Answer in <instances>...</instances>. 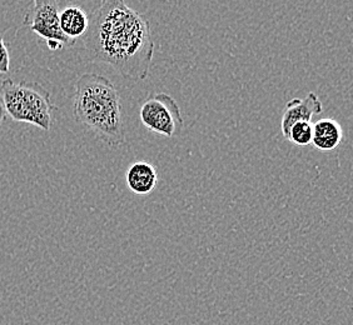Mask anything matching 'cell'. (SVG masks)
<instances>
[{"label": "cell", "mask_w": 353, "mask_h": 325, "mask_svg": "<svg viewBox=\"0 0 353 325\" xmlns=\"http://www.w3.org/2000/svg\"><path fill=\"white\" fill-rule=\"evenodd\" d=\"M312 122H297L293 124L288 132L287 140L299 147H307L312 144Z\"/></svg>", "instance_id": "obj_10"}, {"label": "cell", "mask_w": 353, "mask_h": 325, "mask_svg": "<svg viewBox=\"0 0 353 325\" xmlns=\"http://www.w3.org/2000/svg\"><path fill=\"white\" fill-rule=\"evenodd\" d=\"M141 122L150 132L173 138L183 129V116L176 101L165 93L150 96L139 112Z\"/></svg>", "instance_id": "obj_4"}, {"label": "cell", "mask_w": 353, "mask_h": 325, "mask_svg": "<svg viewBox=\"0 0 353 325\" xmlns=\"http://www.w3.org/2000/svg\"><path fill=\"white\" fill-rule=\"evenodd\" d=\"M312 144L321 151H332L343 140V130L334 119H321L313 124Z\"/></svg>", "instance_id": "obj_8"}, {"label": "cell", "mask_w": 353, "mask_h": 325, "mask_svg": "<svg viewBox=\"0 0 353 325\" xmlns=\"http://www.w3.org/2000/svg\"><path fill=\"white\" fill-rule=\"evenodd\" d=\"M73 108L77 122L103 142L112 147L125 142L121 98L108 78L95 73L81 75L75 83Z\"/></svg>", "instance_id": "obj_2"}, {"label": "cell", "mask_w": 353, "mask_h": 325, "mask_svg": "<svg viewBox=\"0 0 353 325\" xmlns=\"http://www.w3.org/2000/svg\"><path fill=\"white\" fill-rule=\"evenodd\" d=\"M6 118H7V116H6V113H4V109L1 107V104H0V127H1V124L6 120Z\"/></svg>", "instance_id": "obj_12"}, {"label": "cell", "mask_w": 353, "mask_h": 325, "mask_svg": "<svg viewBox=\"0 0 353 325\" xmlns=\"http://www.w3.org/2000/svg\"><path fill=\"white\" fill-rule=\"evenodd\" d=\"M10 69V55L6 41L0 36V74H7Z\"/></svg>", "instance_id": "obj_11"}, {"label": "cell", "mask_w": 353, "mask_h": 325, "mask_svg": "<svg viewBox=\"0 0 353 325\" xmlns=\"http://www.w3.org/2000/svg\"><path fill=\"white\" fill-rule=\"evenodd\" d=\"M323 112V105L319 96L314 93H308L305 99H292L285 104V112L282 116V134L287 139L288 132L293 124L297 122H312L314 116H319Z\"/></svg>", "instance_id": "obj_6"}, {"label": "cell", "mask_w": 353, "mask_h": 325, "mask_svg": "<svg viewBox=\"0 0 353 325\" xmlns=\"http://www.w3.org/2000/svg\"><path fill=\"white\" fill-rule=\"evenodd\" d=\"M59 27L63 34L75 41L87 33L89 17L83 8L69 6L59 10Z\"/></svg>", "instance_id": "obj_9"}, {"label": "cell", "mask_w": 353, "mask_h": 325, "mask_svg": "<svg viewBox=\"0 0 353 325\" xmlns=\"http://www.w3.org/2000/svg\"><path fill=\"white\" fill-rule=\"evenodd\" d=\"M125 179L133 193L145 196L156 189L158 176L156 168L150 162H133L127 170Z\"/></svg>", "instance_id": "obj_7"}, {"label": "cell", "mask_w": 353, "mask_h": 325, "mask_svg": "<svg viewBox=\"0 0 353 325\" xmlns=\"http://www.w3.org/2000/svg\"><path fill=\"white\" fill-rule=\"evenodd\" d=\"M0 104L14 122L28 123L49 132L57 107L50 93L37 81L6 79L0 83Z\"/></svg>", "instance_id": "obj_3"}, {"label": "cell", "mask_w": 353, "mask_h": 325, "mask_svg": "<svg viewBox=\"0 0 353 325\" xmlns=\"http://www.w3.org/2000/svg\"><path fill=\"white\" fill-rule=\"evenodd\" d=\"M24 25L47 41L50 50H61L75 44L63 34L59 27V4L53 0H34L24 17Z\"/></svg>", "instance_id": "obj_5"}, {"label": "cell", "mask_w": 353, "mask_h": 325, "mask_svg": "<svg viewBox=\"0 0 353 325\" xmlns=\"http://www.w3.org/2000/svg\"><path fill=\"white\" fill-rule=\"evenodd\" d=\"M92 59L130 81H145L154 53L150 21L121 0L103 1L83 36Z\"/></svg>", "instance_id": "obj_1"}]
</instances>
